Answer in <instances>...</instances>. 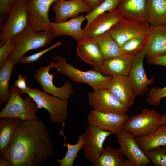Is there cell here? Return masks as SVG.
<instances>
[{
  "label": "cell",
  "instance_id": "cell-6",
  "mask_svg": "<svg viewBox=\"0 0 166 166\" xmlns=\"http://www.w3.org/2000/svg\"><path fill=\"white\" fill-rule=\"evenodd\" d=\"M10 90V98L0 112V118L14 117L22 121L38 119L36 113L39 109L34 100L28 95L23 99L20 96V89L15 85H11Z\"/></svg>",
  "mask_w": 166,
  "mask_h": 166
},
{
  "label": "cell",
  "instance_id": "cell-42",
  "mask_svg": "<svg viewBox=\"0 0 166 166\" xmlns=\"http://www.w3.org/2000/svg\"><path fill=\"white\" fill-rule=\"evenodd\" d=\"M123 166H135V165L132 161L127 158L124 161Z\"/></svg>",
  "mask_w": 166,
  "mask_h": 166
},
{
  "label": "cell",
  "instance_id": "cell-29",
  "mask_svg": "<svg viewBox=\"0 0 166 166\" xmlns=\"http://www.w3.org/2000/svg\"><path fill=\"white\" fill-rule=\"evenodd\" d=\"M65 125V123L62 124V128L59 134L64 136V139L67 142V144L64 142L63 144L64 147H67V151L63 158H57L56 162L60 164V166H72L79 151L82 148L84 142L83 134L79 135L77 144L74 145L71 144L68 141L64 133L63 128Z\"/></svg>",
  "mask_w": 166,
  "mask_h": 166
},
{
  "label": "cell",
  "instance_id": "cell-2",
  "mask_svg": "<svg viewBox=\"0 0 166 166\" xmlns=\"http://www.w3.org/2000/svg\"><path fill=\"white\" fill-rule=\"evenodd\" d=\"M53 30L34 31L30 25L24 31L12 39L15 47L9 56L14 66L20 63L21 58L30 50L49 45L54 38Z\"/></svg>",
  "mask_w": 166,
  "mask_h": 166
},
{
  "label": "cell",
  "instance_id": "cell-20",
  "mask_svg": "<svg viewBox=\"0 0 166 166\" xmlns=\"http://www.w3.org/2000/svg\"><path fill=\"white\" fill-rule=\"evenodd\" d=\"M123 18L117 9L98 15L83 29L85 38H92L108 32Z\"/></svg>",
  "mask_w": 166,
  "mask_h": 166
},
{
  "label": "cell",
  "instance_id": "cell-30",
  "mask_svg": "<svg viewBox=\"0 0 166 166\" xmlns=\"http://www.w3.org/2000/svg\"><path fill=\"white\" fill-rule=\"evenodd\" d=\"M14 65L8 57L5 64L0 70V106L8 101L11 95L9 88L10 77Z\"/></svg>",
  "mask_w": 166,
  "mask_h": 166
},
{
  "label": "cell",
  "instance_id": "cell-38",
  "mask_svg": "<svg viewBox=\"0 0 166 166\" xmlns=\"http://www.w3.org/2000/svg\"><path fill=\"white\" fill-rule=\"evenodd\" d=\"M150 64L161 65L166 67V55L148 59Z\"/></svg>",
  "mask_w": 166,
  "mask_h": 166
},
{
  "label": "cell",
  "instance_id": "cell-3",
  "mask_svg": "<svg viewBox=\"0 0 166 166\" xmlns=\"http://www.w3.org/2000/svg\"><path fill=\"white\" fill-rule=\"evenodd\" d=\"M28 0H14L0 26V47L24 31L30 25Z\"/></svg>",
  "mask_w": 166,
  "mask_h": 166
},
{
  "label": "cell",
  "instance_id": "cell-22",
  "mask_svg": "<svg viewBox=\"0 0 166 166\" xmlns=\"http://www.w3.org/2000/svg\"><path fill=\"white\" fill-rule=\"evenodd\" d=\"M117 9L124 18L148 23L147 0H120Z\"/></svg>",
  "mask_w": 166,
  "mask_h": 166
},
{
  "label": "cell",
  "instance_id": "cell-24",
  "mask_svg": "<svg viewBox=\"0 0 166 166\" xmlns=\"http://www.w3.org/2000/svg\"><path fill=\"white\" fill-rule=\"evenodd\" d=\"M22 121L11 117L0 118V155L3 154L12 142L16 130Z\"/></svg>",
  "mask_w": 166,
  "mask_h": 166
},
{
  "label": "cell",
  "instance_id": "cell-10",
  "mask_svg": "<svg viewBox=\"0 0 166 166\" xmlns=\"http://www.w3.org/2000/svg\"><path fill=\"white\" fill-rule=\"evenodd\" d=\"M83 134L85 156L93 164L104 149L103 144L107 137L113 134L111 132L101 129L88 123Z\"/></svg>",
  "mask_w": 166,
  "mask_h": 166
},
{
  "label": "cell",
  "instance_id": "cell-15",
  "mask_svg": "<svg viewBox=\"0 0 166 166\" xmlns=\"http://www.w3.org/2000/svg\"><path fill=\"white\" fill-rule=\"evenodd\" d=\"M106 89L123 105L129 109L136 96L128 76H112Z\"/></svg>",
  "mask_w": 166,
  "mask_h": 166
},
{
  "label": "cell",
  "instance_id": "cell-35",
  "mask_svg": "<svg viewBox=\"0 0 166 166\" xmlns=\"http://www.w3.org/2000/svg\"><path fill=\"white\" fill-rule=\"evenodd\" d=\"M15 47L12 39L9 40L3 45L0 47V68L6 62L9 56L13 52Z\"/></svg>",
  "mask_w": 166,
  "mask_h": 166
},
{
  "label": "cell",
  "instance_id": "cell-1",
  "mask_svg": "<svg viewBox=\"0 0 166 166\" xmlns=\"http://www.w3.org/2000/svg\"><path fill=\"white\" fill-rule=\"evenodd\" d=\"M53 146L45 124L37 119L22 120L3 157L12 166H36L54 156Z\"/></svg>",
  "mask_w": 166,
  "mask_h": 166
},
{
  "label": "cell",
  "instance_id": "cell-19",
  "mask_svg": "<svg viewBox=\"0 0 166 166\" xmlns=\"http://www.w3.org/2000/svg\"><path fill=\"white\" fill-rule=\"evenodd\" d=\"M145 54L141 50L135 55L132 65L128 76L136 96L144 95L147 92L149 85L152 84L154 78H148L144 67Z\"/></svg>",
  "mask_w": 166,
  "mask_h": 166
},
{
  "label": "cell",
  "instance_id": "cell-32",
  "mask_svg": "<svg viewBox=\"0 0 166 166\" xmlns=\"http://www.w3.org/2000/svg\"><path fill=\"white\" fill-rule=\"evenodd\" d=\"M147 157L156 166H166V145L144 152Z\"/></svg>",
  "mask_w": 166,
  "mask_h": 166
},
{
  "label": "cell",
  "instance_id": "cell-4",
  "mask_svg": "<svg viewBox=\"0 0 166 166\" xmlns=\"http://www.w3.org/2000/svg\"><path fill=\"white\" fill-rule=\"evenodd\" d=\"M56 60L57 71L67 76L74 82L88 84L94 91L106 89L112 76H105L94 69L87 71L80 70L67 62L65 58L57 55L53 58Z\"/></svg>",
  "mask_w": 166,
  "mask_h": 166
},
{
  "label": "cell",
  "instance_id": "cell-21",
  "mask_svg": "<svg viewBox=\"0 0 166 166\" xmlns=\"http://www.w3.org/2000/svg\"><path fill=\"white\" fill-rule=\"evenodd\" d=\"M85 20V16H78L62 22H51L50 28L53 30L54 38L70 36L78 42L85 38L83 29L81 27L82 23Z\"/></svg>",
  "mask_w": 166,
  "mask_h": 166
},
{
  "label": "cell",
  "instance_id": "cell-7",
  "mask_svg": "<svg viewBox=\"0 0 166 166\" xmlns=\"http://www.w3.org/2000/svg\"><path fill=\"white\" fill-rule=\"evenodd\" d=\"M161 116L155 110L144 108L140 114L129 117L125 122L123 129L136 137L146 136L162 125Z\"/></svg>",
  "mask_w": 166,
  "mask_h": 166
},
{
  "label": "cell",
  "instance_id": "cell-31",
  "mask_svg": "<svg viewBox=\"0 0 166 166\" xmlns=\"http://www.w3.org/2000/svg\"><path fill=\"white\" fill-rule=\"evenodd\" d=\"M120 0H104L85 16L88 26L97 16L102 13L109 12L117 8Z\"/></svg>",
  "mask_w": 166,
  "mask_h": 166
},
{
  "label": "cell",
  "instance_id": "cell-5",
  "mask_svg": "<svg viewBox=\"0 0 166 166\" xmlns=\"http://www.w3.org/2000/svg\"><path fill=\"white\" fill-rule=\"evenodd\" d=\"M27 94L36 102L39 109L45 108L49 112V121L53 123H64L67 118L68 100L61 99L29 85L24 90H20L21 95Z\"/></svg>",
  "mask_w": 166,
  "mask_h": 166
},
{
  "label": "cell",
  "instance_id": "cell-33",
  "mask_svg": "<svg viewBox=\"0 0 166 166\" xmlns=\"http://www.w3.org/2000/svg\"><path fill=\"white\" fill-rule=\"evenodd\" d=\"M147 38L136 37L128 40L121 47L123 52L126 54H136L141 50Z\"/></svg>",
  "mask_w": 166,
  "mask_h": 166
},
{
  "label": "cell",
  "instance_id": "cell-28",
  "mask_svg": "<svg viewBox=\"0 0 166 166\" xmlns=\"http://www.w3.org/2000/svg\"><path fill=\"white\" fill-rule=\"evenodd\" d=\"M124 160L123 154L118 148L108 146L104 148L93 164L94 166H123Z\"/></svg>",
  "mask_w": 166,
  "mask_h": 166
},
{
  "label": "cell",
  "instance_id": "cell-8",
  "mask_svg": "<svg viewBox=\"0 0 166 166\" xmlns=\"http://www.w3.org/2000/svg\"><path fill=\"white\" fill-rule=\"evenodd\" d=\"M151 25L123 18L118 20L108 33L121 47L130 39L136 37L147 38Z\"/></svg>",
  "mask_w": 166,
  "mask_h": 166
},
{
  "label": "cell",
  "instance_id": "cell-25",
  "mask_svg": "<svg viewBox=\"0 0 166 166\" xmlns=\"http://www.w3.org/2000/svg\"><path fill=\"white\" fill-rule=\"evenodd\" d=\"M89 39L97 45L104 60L124 54L108 32Z\"/></svg>",
  "mask_w": 166,
  "mask_h": 166
},
{
  "label": "cell",
  "instance_id": "cell-13",
  "mask_svg": "<svg viewBox=\"0 0 166 166\" xmlns=\"http://www.w3.org/2000/svg\"><path fill=\"white\" fill-rule=\"evenodd\" d=\"M59 0H28L27 10L30 25L36 31L50 29L48 16L50 7Z\"/></svg>",
  "mask_w": 166,
  "mask_h": 166
},
{
  "label": "cell",
  "instance_id": "cell-44",
  "mask_svg": "<svg viewBox=\"0 0 166 166\" xmlns=\"http://www.w3.org/2000/svg\"><path fill=\"white\" fill-rule=\"evenodd\" d=\"M104 0H100V1H101V2H103V1H104Z\"/></svg>",
  "mask_w": 166,
  "mask_h": 166
},
{
  "label": "cell",
  "instance_id": "cell-12",
  "mask_svg": "<svg viewBox=\"0 0 166 166\" xmlns=\"http://www.w3.org/2000/svg\"><path fill=\"white\" fill-rule=\"evenodd\" d=\"M129 116L126 114L103 112L91 110L87 116L88 123L116 135L123 128Z\"/></svg>",
  "mask_w": 166,
  "mask_h": 166
},
{
  "label": "cell",
  "instance_id": "cell-36",
  "mask_svg": "<svg viewBox=\"0 0 166 166\" xmlns=\"http://www.w3.org/2000/svg\"><path fill=\"white\" fill-rule=\"evenodd\" d=\"M61 42L59 41L49 48L33 54L23 56L21 59L20 63L29 64L38 60L45 54L51 50L60 45Z\"/></svg>",
  "mask_w": 166,
  "mask_h": 166
},
{
  "label": "cell",
  "instance_id": "cell-23",
  "mask_svg": "<svg viewBox=\"0 0 166 166\" xmlns=\"http://www.w3.org/2000/svg\"><path fill=\"white\" fill-rule=\"evenodd\" d=\"M77 52L82 60L92 66L100 65L104 61L98 45L89 38H85L78 42Z\"/></svg>",
  "mask_w": 166,
  "mask_h": 166
},
{
  "label": "cell",
  "instance_id": "cell-26",
  "mask_svg": "<svg viewBox=\"0 0 166 166\" xmlns=\"http://www.w3.org/2000/svg\"><path fill=\"white\" fill-rule=\"evenodd\" d=\"M136 138L140 147L144 152L166 145V124H162L149 134Z\"/></svg>",
  "mask_w": 166,
  "mask_h": 166
},
{
  "label": "cell",
  "instance_id": "cell-9",
  "mask_svg": "<svg viewBox=\"0 0 166 166\" xmlns=\"http://www.w3.org/2000/svg\"><path fill=\"white\" fill-rule=\"evenodd\" d=\"M56 62L52 61L45 67L40 66L35 72L34 79L38 82L43 91L62 99L68 100L74 92L73 87L69 81H67L61 87H57L53 84L54 74H50L49 70L55 67Z\"/></svg>",
  "mask_w": 166,
  "mask_h": 166
},
{
  "label": "cell",
  "instance_id": "cell-18",
  "mask_svg": "<svg viewBox=\"0 0 166 166\" xmlns=\"http://www.w3.org/2000/svg\"><path fill=\"white\" fill-rule=\"evenodd\" d=\"M141 50L147 59L166 55V24L151 26L146 41Z\"/></svg>",
  "mask_w": 166,
  "mask_h": 166
},
{
  "label": "cell",
  "instance_id": "cell-34",
  "mask_svg": "<svg viewBox=\"0 0 166 166\" xmlns=\"http://www.w3.org/2000/svg\"><path fill=\"white\" fill-rule=\"evenodd\" d=\"M166 97V86L161 88L154 87L148 93L146 98L147 103L156 106L159 105L161 100Z\"/></svg>",
  "mask_w": 166,
  "mask_h": 166
},
{
  "label": "cell",
  "instance_id": "cell-40",
  "mask_svg": "<svg viewBox=\"0 0 166 166\" xmlns=\"http://www.w3.org/2000/svg\"><path fill=\"white\" fill-rule=\"evenodd\" d=\"M89 4L93 8H94L101 2L100 0H84Z\"/></svg>",
  "mask_w": 166,
  "mask_h": 166
},
{
  "label": "cell",
  "instance_id": "cell-37",
  "mask_svg": "<svg viewBox=\"0 0 166 166\" xmlns=\"http://www.w3.org/2000/svg\"><path fill=\"white\" fill-rule=\"evenodd\" d=\"M14 0H0V21H3Z\"/></svg>",
  "mask_w": 166,
  "mask_h": 166
},
{
  "label": "cell",
  "instance_id": "cell-14",
  "mask_svg": "<svg viewBox=\"0 0 166 166\" xmlns=\"http://www.w3.org/2000/svg\"><path fill=\"white\" fill-rule=\"evenodd\" d=\"M88 96L89 105L98 111L126 114L128 109L106 89L89 92Z\"/></svg>",
  "mask_w": 166,
  "mask_h": 166
},
{
  "label": "cell",
  "instance_id": "cell-11",
  "mask_svg": "<svg viewBox=\"0 0 166 166\" xmlns=\"http://www.w3.org/2000/svg\"><path fill=\"white\" fill-rule=\"evenodd\" d=\"M121 152L132 161L135 166H145L151 164L140 147L136 138L131 132L123 128L116 135Z\"/></svg>",
  "mask_w": 166,
  "mask_h": 166
},
{
  "label": "cell",
  "instance_id": "cell-39",
  "mask_svg": "<svg viewBox=\"0 0 166 166\" xmlns=\"http://www.w3.org/2000/svg\"><path fill=\"white\" fill-rule=\"evenodd\" d=\"M27 77V76H26L23 77L21 75L19 74L17 79L15 81L14 85L21 90H25L27 86L26 82Z\"/></svg>",
  "mask_w": 166,
  "mask_h": 166
},
{
  "label": "cell",
  "instance_id": "cell-43",
  "mask_svg": "<svg viewBox=\"0 0 166 166\" xmlns=\"http://www.w3.org/2000/svg\"><path fill=\"white\" fill-rule=\"evenodd\" d=\"M160 122L162 124H166V113L161 116Z\"/></svg>",
  "mask_w": 166,
  "mask_h": 166
},
{
  "label": "cell",
  "instance_id": "cell-41",
  "mask_svg": "<svg viewBox=\"0 0 166 166\" xmlns=\"http://www.w3.org/2000/svg\"><path fill=\"white\" fill-rule=\"evenodd\" d=\"M0 166H12L10 162L6 159L3 157L0 160Z\"/></svg>",
  "mask_w": 166,
  "mask_h": 166
},
{
  "label": "cell",
  "instance_id": "cell-16",
  "mask_svg": "<svg viewBox=\"0 0 166 166\" xmlns=\"http://www.w3.org/2000/svg\"><path fill=\"white\" fill-rule=\"evenodd\" d=\"M93 9L84 0H59L52 5V10L55 13L54 22L66 21L69 18L78 16L80 13H89Z\"/></svg>",
  "mask_w": 166,
  "mask_h": 166
},
{
  "label": "cell",
  "instance_id": "cell-27",
  "mask_svg": "<svg viewBox=\"0 0 166 166\" xmlns=\"http://www.w3.org/2000/svg\"><path fill=\"white\" fill-rule=\"evenodd\" d=\"M148 22L151 26L166 24V0H147Z\"/></svg>",
  "mask_w": 166,
  "mask_h": 166
},
{
  "label": "cell",
  "instance_id": "cell-17",
  "mask_svg": "<svg viewBox=\"0 0 166 166\" xmlns=\"http://www.w3.org/2000/svg\"><path fill=\"white\" fill-rule=\"evenodd\" d=\"M136 54L124 53L104 60L101 65L93 67L94 69L104 76L120 75L128 76Z\"/></svg>",
  "mask_w": 166,
  "mask_h": 166
}]
</instances>
